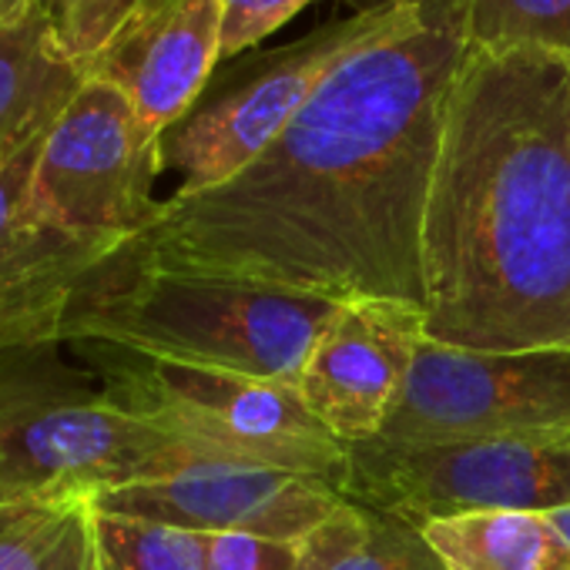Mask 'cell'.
Masks as SVG:
<instances>
[{
  "label": "cell",
  "instance_id": "1",
  "mask_svg": "<svg viewBox=\"0 0 570 570\" xmlns=\"http://www.w3.org/2000/svg\"><path fill=\"white\" fill-rule=\"evenodd\" d=\"M463 55L460 11H426L360 48L245 171L161 198L125 252L158 268L423 309V212Z\"/></svg>",
  "mask_w": 570,
  "mask_h": 570
},
{
  "label": "cell",
  "instance_id": "2",
  "mask_svg": "<svg viewBox=\"0 0 570 570\" xmlns=\"http://www.w3.org/2000/svg\"><path fill=\"white\" fill-rule=\"evenodd\" d=\"M420 275L430 343L570 346V58L466 45L446 95Z\"/></svg>",
  "mask_w": 570,
  "mask_h": 570
},
{
  "label": "cell",
  "instance_id": "3",
  "mask_svg": "<svg viewBox=\"0 0 570 570\" xmlns=\"http://www.w3.org/2000/svg\"><path fill=\"white\" fill-rule=\"evenodd\" d=\"M340 303L255 278L158 268L121 248L75 299L65 340L293 386Z\"/></svg>",
  "mask_w": 570,
  "mask_h": 570
},
{
  "label": "cell",
  "instance_id": "4",
  "mask_svg": "<svg viewBox=\"0 0 570 570\" xmlns=\"http://www.w3.org/2000/svg\"><path fill=\"white\" fill-rule=\"evenodd\" d=\"M198 453L205 450L88 386L55 346L0 356V503L98 497Z\"/></svg>",
  "mask_w": 570,
  "mask_h": 570
},
{
  "label": "cell",
  "instance_id": "5",
  "mask_svg": "<svg viewBox=\"0 0 570 570\" xmlns=\"http://www.w3.org/2000/svg\"><path fill=\"white\" fill-rule=\"evenodd\" d=\"M423 18L426 8L416 0H390L320 24L299 41L245 51L228 68L218 65L195 108L161 138V171L178 175L171 195H198L232 181L285 131L350 55Z\"/></svg>",
  "mask_w": 570,
  "mask_h": 570
},
{
  "label": "cell",
  "instance_id": "6",
  "mask_svg": "<svg viewBox=\"0 0 570 570\" xmlns=\"http://www.w3.org/2000/svg\"><path fill=\"white\" fill-rule=\"evenodd\" d=\"M101 350L105 393L178 440L238 463L309 473L343 493L350 446L299 400L296 386L225 370Z\"/></svg>",
  "mask_w": 570,
  "mask_h": 570
},
{
  "label": "cell",
  "instance_id": "7",
  "mask_svg": "<svg viewBox=\"0 0 570 570\" xmlns=\"http://www.w3.org/2000/svg\"><path fill=\"white\" fill-rule=\"evenodd\" d=\"M161 135L105 78L81 88L45 138L28 212L35 222L118 255L158 215Z\"/></svg>",
  "mask_w": 570,
  "mask_h": 570
},
{
  "label": "cell",
  "instance_id": "8",
  "mask_svg": "<svg viewBox=\"0 0 570 570\" xmlns=\"http://www.w3.org/2000/svg\"><path fill=\"white\" fill-rule=\"evenodd\" d=\"M343 497L410 523L470 510L570 507V426L420 446H350Z\"/></svg>",
  "mask_w": 570,
  "mask_h": 570
},
{
  "label": "cell",
  "instance_id": "9",
  "mask_svg": "<svg viewBox=\"0 0 570 570\" xmlns=\"http://www.w3.org/2000/svg\"><path fill=\"white\" fill-rule=\"evenodd\" d=\"M553 426H570V346L466 353L423 340L373 443H456Z\"/></svg>",
  "mask_w": 570,
  "mask_h": 570
},
{
  "label": "cell",
  "instance_id": "10",
  "mask_svg": "<svg viewBox=\"0 0 570 570\" xmlns=\"http://www.w3.org/2000/svg\"><path fill=\"white\" fill-rule=\"evenodd\" d=\"M343 500L333 483L309 473L198 453L161 476L98 493L95 507L195 533L306 540Z\"/></svg>",
  "mask_w": 570,
  "mask_h": 570
},
{
  "label": "cell",
  "instance_id": "11",
  "mask_svg": "<svg viewBox=\"0 0 570 570\" xmlns=\"http://www.w3.org/2000/svg\"><path fill=\"white\" fill-rule=\"evenodd\" d=\"M423 340L420 306L343 299L293 386L340 443H373L393 413Z\"/></svg>",
  "mask_w": 570,
  "mask_h": 570
},
{
  "label": "cell",
  "instance_id": "12",
  "mask_svg": "<svg viewBox=\"0 0 570 570\" xmlns=\"http://www.w3.org/2000/svg\"><path fill=\"white\" fill-rule=\"evenodd\" d=\"M45 138L0 151V356L65 343L75 299L111 258L31 218L28 198Z\"/></svg>",
  "mask_w": 570,
  "mask_h": 570
},
{
  "label": "cell",
  "instance_id": "13",
  "mask_svg": "<svg viewBox=\"0 0 570 570\" xmlns=\"http://www.w3.org/2000/svg\"><path fill=\"white\" fill-rule=\"evenodd\" d=\"M222 0H148L88 65L165 138L205 95L222 65Z\"/></svg>",
  "mask_w": 570,
  "mask_h": 570
},
{
  "label": "cell",
  "instance_id": "14",
  "mask_svg": "<svg viewBox=\"0 0 570 570\" xmlns=\"http://www.w3.org/2000/svg\"><path fill=\"white\" fill-rule=\"evenodd\" d=\"M58 0H31L0 21V151L48 135L91 81L61 41Z\"/></svg>",
  "mask_w": 570,
  "mask_h": 570
},
{
  "label": "cell",
  "instance_id": "15",
  "mask_svg": "<svg viewBox=\"0 0 570 570\" xmlns=\"http://www.w3.org/2000/svg\"><path fill=\"white\" fill-rule=\"evenodd\" d=\"M446 570H570V547L530 510H470L420 523Z\"/></svg>",
  "mask_w": 570,
  "mask_h": 570
},
{
  "label": "cell",
  "instance_id": "16",
  "mask_svg": "<svg viewBox=\"0 0 570 570\" xmlns=\"http://www.w3.org/2000/svg\"><path fill=\"white\" fill-rule=\"evenodd\" d=\"M0 570H105L95 497L0 503Z\"/></svg>",
  "mask_w": 570,
  "mask_h": 570
},
{
  "label": "cell",
  "instance_id": "17",
  "mask_svg": "<svg viewBox=\"0 0 570 570\" xmlns=\"http://www.w3.org/2000/svg\"><path fill=\"white\" fill-rule=\"evenodd\" d=\"M299 570H446L420 527L360 500H343L306 540Z\"/></svg>",
  "mask_w": 570,
  "mask_h": 570
},
{
  "label": "cell",
  "instance_id": "18",
  "mask_svg": "<svg viewBox=\"0 0 570 570\" xmlns=\"http://www.w3.org/2000/svg\"><path fill=\"white\" fill-rule=\"evenodd\" d=\"M466 45L570 58V0H460Z\"/></svg>",
  "mask_w": 570,
  "mask_h": 570
},
{
  "label": "cell",
  "instance_id": "19",
  "mask_svg": "<svg viewBox=\"0 0 570 570\" xmlns=\"http://www.w3.org/2000/svg\"><path fill=\"white\" fill-rule=\"evenodd\" d=\"M105 570H205V533L98 510Z\"/></svg>",
  "mask_w": 570,
  "mask_h": 570
},
{
  "label": "cell",
  "instance_id": "20",
  "mask_svg": "<svg viewBox=\"0 0 570 570\" xmlns=\"http://www.w3.org/2000/svg\"><path fill=\"white\" fill-rule=\"evenodd\" d=\"M145 4L148 0H65L58 4L61 41L78 61L91 65Z\"/></svg>",
  "mask_w": 570,
  "mask_h": 570
},
{
  "label": "cell",
  "instance_id": "21",
  "mask_svg": "<svg viewBox=\"0 0 570 570\" xmlns=\"http://www.w3.org/2000/svg\"><path fill=\"white\" fill-rule=\"evenodd\" d=\"M205 570H299L303 540L205 533Z\"/></svg>",
  "mask_w": 570,
  "mask_h": 570
},
{
  "label": "cell",
  "instance_id": "22",
  "mask_svg": "<svg viewBox=\"0 0 570 570\" xmlns=\"http://www.w3.org/2000/svg\"><path fill=\"white\" fill-rule=\"evenodd\" d=\"M313 0H222L225 28H222V61H232L293 21Z\"/></svg>",
  "mask_w": 570,
  "mask_h": 570
},
{
  "label": "cell",
  "instance_id": "23",
  "mask_svg": "<svg viewBox=\"0 0 570 570\" xmlns=\"http://www.w3.org/2000/svg\"><path fill=\"white\" fill-rule=\"evenodd\" d=\"M547 520L557 527V533L567 540V547H570V507H560V510H550L547 513Z\"/></svg>",
  "mask_w": 570,
  "mask_h": 570
},
{
  "label": "cell",
  "instance_id": "24",
  "mask_svg": "<svg viewBox=\"0 0 570 570\" xmlns=\"http://www.w3.org/2000/svg\"><path fill=\"white\" fill-rule=\"evenodd\" d=\"M31 0H0V21L4 18H11V14H18L21 8H28Z\"/></svg>",
  "mask_w": 570,
  "mask_h": 570
},
{
  "label": "cell",
  "instance_id": "25",
  "mask_svg": "<svg viewBox=\"0 0 570 570\" xmlns=\"http://www.w3.org/2000/svg\"><path fill=\"white\" fill-rule=\"evenodd\" d=\"M58 4H65V0H58Z\"/></svg>",
  "mask_w": 570,
  "mask_h": 570
}]
</instances>
